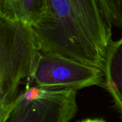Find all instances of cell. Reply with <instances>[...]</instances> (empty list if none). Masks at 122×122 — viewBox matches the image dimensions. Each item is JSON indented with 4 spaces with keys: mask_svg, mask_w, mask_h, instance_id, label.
<instances>
[{
    "mask_svg": "<svg viewBox=\"0 0 122 122\" xmlns=\"http://www.w3.org/2000/svg\"><path fill=\"white\" fill-rule=\"evenodd\" d=\"M44 16L31 25L41 52L104 69L105 57L81 28L69 0H46Z\"/></svg>",
    "mask_w": 122,
    "mask_h": 122,
    "instance_id": "6da1fadb",
    "label": "cell"
},
{
    "mask_svg": "<svg viewBox=\"0 0 122 122\" xmlns=\"http://www.w3.org/2000/svg\"><path fill=\"white\" fill-rule=\"evenodd\" d=\"M41 52L32 26L19 18L0 14V114L19 96Z\"/></svg>",
    "mask_w": 122,
    "mask_h": 122,
    "instance_id": "7a4b0ae2",
    "label": "cell"
},
{
    "mask_svg": "<svg viewBox=\"0 0 122 122\" xmlns=\"http://www.w3.org/2000/svg\"><path fill=\"white\" fill-rule=\"evenodd\" d=\"M77 109L76 90L28 87L0 114V122H70Z\"/></svg>",
    "mask_w": 122,
    "mask_h": 122,
    "instance_id": "3957f363",
    "label": "cell"
},
{
    "mask_svg": "<svg viewBox=\"0 0 122 122\" xmlns=\"http://www.w3.org/2000/svg\"><path fill=\"white\" fill-rule=\"evenodd\" d=\"M30 79L35 86L45 89L78 90L104 86L102 69L61 55L40 52Z\"/></svg>",
    "mask_w": 122,
    "mask_h": 122,
    "instance_id": "277c9868",
    "label": "cell"
},
{
    "mask_svg": "<svg viewBox=\"0 0 122 122\" xmlns=\"http://www.w3.org/2000/svg\"><path fill=\"white\" fill-rule=\"evenodd\" d=\"M69 1L81 28L106 59L113 24L102 0Z\"/></svg>",
    "mask_w": 122,
    "mask_h": 122,
    "instance_id": "5b68a950",
    "label": "cell"
},
{
    "mask_svg": "<svg viewBox=\"0 0 122 122\" xmlns=\"http://www.w3.org/2000/svg\"><path fill=\"white\" fill-rule=\"evenodd\" d=\"M104 71V87L122 115V36L109 45Z\"/></svg>",
    "mask_w": 122,
    "mask_h": 122,
    "instance_id": "8992f818",
    "label": "cell"
},
{
    "mask_svg": "<svg viewBox=\"0 0 122 122\" xmlns=\"http://www.w3.org/2000/svg\"><path fill=\"white\" fill-rule=\"evenodd\" d=\"M46 7V0H19V19L33 25L44 16Z\"/></svg>",
    "mask_w": 122,
    "mask_h": 122,
    "instance_id": "52a82bcc",
    "label": "cell"
},
{
    "mask_svg": "<svg viewBox=\"0 0 122 122\" xmlns=\"http://www.w3.org/2000/svg\"><path fill=\"white\" fill-rule=\"evenodd\" d=\"M112 24L122 29V0H102Z\"/></svg>",
    "mask_w": 122,
    "mask_h": 122,
    "instance_id": "ba28073f",
    "label": "cell"
},
{
    "mask_svg": "<svg viewBox=\"0 0 122 122\" xmlns=\"http://www.w3.org/2000/svg\"><path fill=\"white\" fill-rule=\"evenodd\" d=\"M0 14L11 18H19V0H1Z\"/></svg>",
    "mask_w": 122,
    "mask_h": 122,
    "instance_id": "9c48e42d",
    "label": "cell"
},
{
    "mask_svg": "<svg viewBox=\"0 0 122 122\" xmlns=\"http://www.w3.org/2000/svg\"><path fill=\"white\" fill-rule=\"evenodd\" d=\"M78 122H106L103 119H84L82 121Z\"/></svg>",
    "mask_w": 122,
    "mask_h": 122,
    "instance_id": "30bf717a",
    "label": "cell"
}]
</instances>
